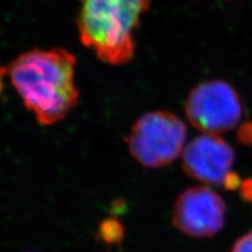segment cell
Instances as JSON below:
<instances>
[{
	"mask_svg": "<svg viewBox=\"0 0 252 252\" xmlns=\"http://www.w3.org/2000/svg\"><path fill=\"white\" fill-rule=\"evenodd\" d=\"M76 57L63 49L32 50L7 67L11 82L26 107L41 125L64 119L77 105Z\"/></svg>",
	"mask_w": 252,
	"mask_h": 252,
	"instance_id": "1",
	"label": "cell"
},
{
	"mask_svg": "<svg viewBox=\"0 0 252 252\" xmlns=\"http://www.w3.org/2000/svg\"><path fill=\"white\" fill-rule=\"evenodd\" d=\"M151 0H82L77 20L82 43L108 64L123 65L135 55L133 32Z\"/></svg>",
	"mask_w": 252,
	"mask_h": 252,
	"instance_id": "2",
	"label": "cell"
},
{
	"mask_svg": "<svg viewBox=\"0 0 252 252\" xmlns=\"http://www.w3.org/2000/svg\"><path fill=\"white\" fill-rule=\"evenodd\" d=\"M187 138L185 123L163 110L141 116L126 138L133 159L146 168L167 166L183 153Z\"/></svg>",
	"mask_w": 252,
	"mask_h": 252,
	"instance_id": "3",
	"label": "cell"
},
{
	"mask_svg": "<svg viewBox=\"0 0 252 252\" xmlns=\"http://www.w3.org/2000/svg\"><path fill=\"white\" fill-rule=\"evenodd\" d=\"M185 113L196 129L220 135L233 129L242 119L243 106L238 93L223 80L196 85L188 94Z\"/></svg>",
	"mask_w": 252,
	"mask_h": 252,
	"instance_id": "4",
	"label": "cell"
},
{
	"mask_svg": "<svg viewBox=\"0 0 252 252\" xmlns=\"http://www.w3.org/2000/svg\"><path fill=\"white\" fill-rule=\"evenodd\" d=\"M224 200L206 186H194L179 195L172 212V223L179 231L191 238H210L225 224Z\"/></svg>",
	"mask_w": 252,
	"mask_h": 252,
	"instance_id": "5",
	"label": "cell"
},
{
	"mask_svg": "<svg viewBox=\"0 0 252 252\" xmlns=\"http://www.w3.org/2000/svg\"><path fill=\"white\" fill-rule=\"evenodd\" d=\"M233 148L218 135L204 133L189 142L183 151L182 167L188 177L202 183L226 187L234 175Z\"/></svg>",
	"mask_w": 252,
	"mask_h": 252,
	"instance_id": "6",
	"label": "cell"
},
{
	"mask_svg": "<svg viewBox=\"0 0 252 252\" xmlns=\"http://www.w3.org/2000/svg\"><path fill=\"white\" fill-rule=\"evenodd\" d=\"M99 235L106 244L120 243L124 235L123 225L116 219H106L100 225Z\"/></svg>",
	"mask_w": 252,
	"mask_h": 252,
	"instance_id": "7",
	"label": "cell"
},
{
	"mask_svg": "<svg viewBox=\"0 0 252 252\" xmlns=\"http://www.w3.org/2000/svg\"><path fill=\"white\" fill-rule=\"evenodd\" d=\"M231 252H252V232L241 236L234 243Z\"/></svg>",
	"mask_w": 252,
	"mask_h": 252,
	"instance_id": "8",
	"label": "cell"
},
{
	"mask_svg": "<svg viewBox=\"0 0 252 252\" xmlns=\"http://www.w3.org/2000/svg\"><path fill=\"white\" fill-rule=\"evenodd\" d=\"M240 192L244 200L252 204V177L244 180L241 183Z\"/></svg>",
	"mask_w": 252,
	"mask_h": 252,
	"instance_id": "9",
	"label": "cell"
},
{
	"mask_svg": "<svg viewBox=\"0 0 252 252\" xmlns=\"http://www.w3.org/2000/svg\"><path fill=\"white\" fill-rule=\"evenodd\" d=\"M1 90H2V83L0 81V93H1Z\"/></svg>",
	"mask_w": 252,
	"mask_h": 252,
	"instance_id": "10",
	"label": "cell"
}]
</instances>
